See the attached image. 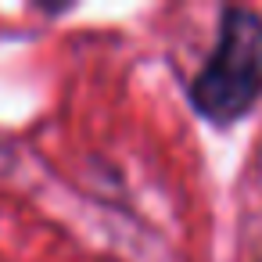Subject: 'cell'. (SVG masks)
<instances>
[{"label":"cell","instance_id":"cell-1","mask_svg":"<svg viewBox=\"0 0 262 262\" xmlns=\"http://www.w3.org/2000/svg\"><path fill=\"white\" fill-rule=\"evenodd\" d=\"M187 97L205 122L230 126L262 101V15L226 8L205 65L194 72Z\"/></svg>","mask_w":262,"mask_h":262}]
</instances>
